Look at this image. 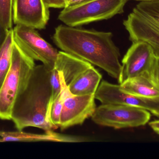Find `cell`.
Segmentation results:
<instances>
[{
	"instance_id": "obj_11",
	"label": "cell",
	"mask_w": 159,
	"mask_h": 159,
	"mask_svg": "<svg viewBox=\"0 0 159 159\" xmlns=\"http://www.w3.org/2000/svg\"><path fill=\"white\" fill-rule=\"evenodd\" d=\"M49 18V8L43 0H13V21L16 25L42 30Z\"/></svg>"
},
{
	"instance_id": "obj_4",
	"label": "cell",
	"mask_w": 159,
	"mask_h": 159,
	"mask_svg": "<svg viewBox=\"0 0 159 159\" xmlns=\"http://www.w3.org/2000/svg\"><path fill=\"white\" fill-rule=\"evenodd\" d=\"M123 23L132 43L147 42L159 56V0L140 2Z\"/></svg>"
},
{
	"instance_id": "obj_2",
	"label": "cell",
	"mask_w": 159,
	"mask_h": 159,
	"mask_svg": "<svg viewBox=\"0 0 159 159\" xmlns=\"http://www.w3.org/2000/svg\"><path fill=\"white\" fill-rule=\"evenodd\" d=\"M50 71L43 64L35 65L12 108L11 120L18 131L29 127L45 131L53 130L48 121L52 99Z\"/></svg>"
},
{
	"instance_id": "obj_12",
	"label": "cell",
	"mask_w": 159,
	"mask_h": 159,
	"mask_svg": "<svg viewBox=\"0 0 159 159\" xmlns=\"http://www.w3.org/2000/svg\"><path fill=\"white\" fill-rule=\"evenodd\" d=\"M122 91L133 95L148 98H159V84L151 73L144 72L120 84Z\"/></svg>"
},
{
	"instance_id": "obj_19",
	"label": "cell",
	"mask_w": 159,
	"mask_h": 159,
	"mask_svg": "<svg viewBox=\"0 0 159 159\" xmlns=\"http://www.w3.org/2000/svg\"><path fill=\"white\" fill-rule=\"evenodd\" d=\"M50 81L52 87V99L50 104L51 106L52 103L61 94V91L60 75L59 72L55 68L50 71Z\"/></svg>"
},
{
	"instance_id": "obj_7",
	"label": "cell",
	"mask_w": 159,
	"mask_h": 159,
	"mask_svg": "<svg viewBox=\"0 0 159 159\" xmlns=\"http://www.w3.org/2000/svg\"><path fill=\"white\" fill-rule=\"evenodd\" d=\"M36 29L16 25L13 29L15 44L27 56L40 61L48 70L55 66L59 51L40 36Z\"/></svg>"
},
{
	"instance_id": "obj_25",
	"label": "cell",
	"mask_w": 159,
	"mask_h": 159,
	"mask_svg": "<svg viewBox=\"0 0 159 159\" xmlns=\"http://www.w3.org/2000/svg\"><path fill=\"white\" fill-rule=\"evenodd\" d=\"M128 1V0H127ZM134 1H140V2H151V1H157V0H134Z\"/></svg>"
},
{
	"instance_id": "obj_23",
	"label": "cell",
	"mask_w": 159,
	"mask_h": 159,
	"mask_svg": "<svg viewBox=\"0 0 159 159\" xmlns=\"http://www.w3.org/2000/svg\"><path fill=\"white\" fill-rule=\"evenodd\" d=\"M9 30L4 27L0 20V48L5 40Z\"/></svg>"
},
{
	"instance_id": "obj_14",
	"label": "cell",
	"mask_w": 159,
	"mask_h": 159,
	"mask_svg": "<svg viewBox=\"0 0 159 159\" xmlns=\"http://www.w3.org/2000/svg\"><path fill=\"white\" fill-rule=\"evenodd\" d=\"M102 78V75L92 65L83 71L67 87L73 95H95Z\"/></svg>"
},
{
	"instance_id": "obj_22",
	"label": "cell",
	"mask_w": 159,
	"mask_h": 159,
	"mask_svg": "<svg viewBox=\"0 0 159 159\" xmlns=\"http://www.w3.org/2000/svg\"><path fill=\"white\" fill-rule=\"evenodd\" d=\"M93 0H67L65 7H71L85 3Z\"/></svg>"
},
{
	"instance_id": "obj_5",
	"label": "cell",
	"mask_w": 159,
	"mask_h": 159,
	"mask_svg": "<svg viewBox=\"0 0 159 159\" xmlns=\"http://www.w3.org/2000/svg\"><path fill=\"white\" fill-rule=\"evenodd\" d=\"M127 2V0H93L63 8L58 19L67 26L75 27L108 19L123 13Z\"/></svg>"
},
{
	"instance_id": "obj_1",
	"label": "cell",
	"mask_w": 159,
	"mask_h": 159,
	"mask_svg": "<svg viewBox=\"0 0 159 159\" xmlns=\"http://www.w3.org/2000/svg\"><path fill=\"white\" fill-rule=\"evenodd\" d=\"M112 33L61 25L53 36L62 51L98 66L118 79L122 68L120 52L112 40Z\"/></svg>"
},
{
	"instance_id": "obj_3",
	"label": "cell",
	"mask_w": 159,
	"mask_h": 159,
	"mask_svg": "<svg viewBox=\"0 0 159 159\" xmlns=\"http://www.w3.org/2000/svg\"><path fill=\"white\" fill-rule=\"evenodd\" d=\"M35 66L34 60L14 42L11 66L0 89V119L11 120L15 101L27 84Z\"/></svg>"
},
{
	"instance_id": "obj_6",
	"label": "cell",
	"mask_w": 159,
	"mask_h": 159,
	"mask_svg": "<svg viewBox=\"0 0 159 159\" xmlns=\"http://www.w3.org/2000/svg\"><path fill=\"white\" fill-rule=\"evenodd\" d=\"M150 118L149 111L136 106L102 104L96 107L91 118L97 125L118 129L145 126Z\"/></svg>"
},
{
	"instance_id": "obj_20",
	"label": "cell",
	"mask_w": 159,
	"mask_h": 159,
	"mask_svg": "<svg viewBox=\"0 0 159 159\" xmlns=\"http://www.w3.org/2000/svg\"><path fill=\"white\" fill-rule=\"evenodd\" d=\"M48 8H63L66 6L67 0H43Z\"/></svg>"
},
{
	"instance_id": "obj_15",
	"label": "cell",
	"mask_w": 159,
	"mask_h": 159,
	"mask_svg": "<svg viewBox=\"0 0 159 159\" xmlns=\"http://www.w3.org/2000/svg\"><path fill=\"white\" fill-rule=\"evenodd\" d=\"M14 44L12 29L9 30L5 40L0 48V89L11 66Z\"/></svg>"
},
{
	"instance_id": "obj_10",
	"label": "cell",
	"mask_w": 159,
	"mask_h": 159,
	"mask_svg": "<svg viewBox=\"0 0 159 159\" xmlns=\"http://www.w3.org/2000/svg\"><path fill=\"white\" fill-rule=\"evenodd\" d=\"M156 55L149 44L142 41L133 42L122 60L119 84L144 72L151 73Z\"/></svg>"
},
{
	"instance_id": "obj_16",
	"label": "cell",
	"mask_w": 159,
	"mask_h": 159,
	"mask_svg": "<svg viewBox=\"0 0 159 159\" xmlns=\"http://www.w3.org/2000/svg\"><path fill=\"white\" fill-rule=\"evenodd\" d=\"M0 142H34L42 140V136L25 133L22 131L17 132L0 131Z\"/></svg>"
},
{
	"instance_id": "obj_17",
	"label": "cell",
	"mask_w": 159,
	"mask_h": 159,
	"mask_svg": "<svg viewBox=\"0 0 159 159\" xmlns=\"http://www.w3.org/2000/svg\"><path fill=\"white\" fill-rule=\"evenodd\" d=\"M63 94L62 91L51 104L48 114V121L53 130L59 128L61 116L63 103Z\"/></svg>"
},
{
	"instance_id": "obj_8",
	"label": "cell",
	"mask_w": 159,
	"mask_h": 159,
	"mask_svg": "<svg viewBox=\"0 0 159 159\" xmlns=\"http://www.w3.org/2000/svg\"><path fill=\"white\" fill-rule=\"evenodd\" d=\"M59 72L64 97L59 128L64 130L83 124L86 119L92 117L97 107L94 95L78 96L71 93L64 82L62 74Z\"/></svg>"
},
{
	"instance_id": "obj_13",
	"label": "cell",
	"mask_w": 159,
	"mask_h": 159,
	"mask_svg": "<svg viewBox=\"0 0 159 159\" xmlns=\"http://www.w3.org/2000/svg\"><path fill=\"white\" fill-rule=\"evenodd\" d=\"M91 66L89 63L62 51H59L54 68L61 73L68 87L81 73Z\"/></svg>"
},
{
	"instance_id": "obj_18",
	"label": "cell",
	"mask_w": 159,
	"mask_h": 159,
	"mask_svg": "<svg viewBox=\"0 0 159 159\" xmlns=\"http://www.w3.org/2000/svg\"><path fill=\"white\" fill-rule=\"evenodd\" d=\"M13 0H0V20L8 30L13 26Z\"/></svg>"
},
{
	"instance_id": "obj_21",
	"label": "cell",
	"mask_w": 159,
	"mask_h": 159,
	"mask_svg": "<svg viewBox=\"0 0 159 159\" xmlns=\"http://www.w3.org/2000/svg\"><path fill=\"white\" fill-rule=\"evenodd\" d=\"M151 74L155 80L159 84V56H156Z\"/></svg>"
},
{
	"instance_id": "obj_24",
	"label": "cell",
	"mask_w": 159,
	"mask_h": 159,
	"mask_svg": "<svg viewBox=\"0 0 159 159\" xmlns=\"http://www.w3.org/2000/svg\"><path fill=\"white\" fill-rule=\"evenodd\" d=\"M151 129L159 135V119L151 121L148 123Z\"/></svg>"
},
{
	"instance_id": "obj_9",
	"label": "cell",
	"mask_w": 159,
	"mask_h": 159,
	"mask_svg": "<svg viewBox=\"0 0 159 159\" xmlns=\"http://www.w3.org/2000/svg\"><path fill=\"white\" fill-rule=\"evenodd\" d=\"M102 104L127 105L145 109L159 117V98H148L129 94L122 91L119 85L103 80L94 95Z\"/></svg>"
}]
</instances>
